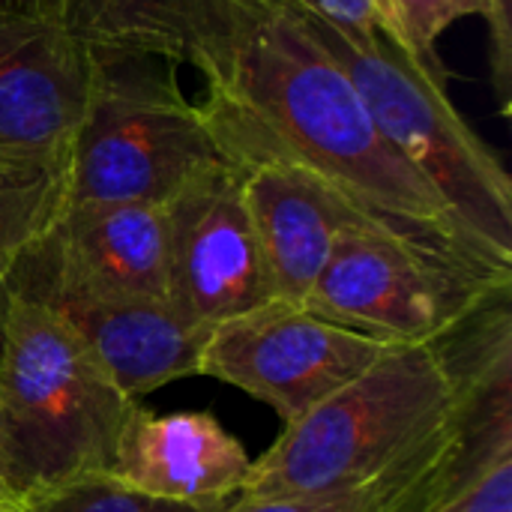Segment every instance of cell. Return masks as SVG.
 <instances>
[{"instance_id": "6da1fadb", "label": "cell", "mask_w": 512, "mask_h": 512, "mask_svg": "<svg viewBox=\"0 0 512 512\" xmlns=\"http://www.w3.org/2000/svg\"><path fill=\"white\" fill-rule=\"evenodd\" d=\"M201 75L207 99L198 108L225 159L303 168L372 222L512 276L381 135L354 81L288 3L237 0L234 24Z\"/></svg>"}, {"instance_id": "7a4b0ae2", "label": "cell", "mask_w": 512, "mask_h": 512, "mask_svg": "<svg viewBox=\"0 0 512 512\" xmlns=\"http://www.w3.org/2000/svg\"><path fill=\"white\" fill-rule=\"evenodd\" d=\"M465 414L468 381L447 339L390 345L252 459L240 498L339 495L369 486L456 435Z\"/></svg>"}, {"instance_id": "3957f363", "label": "cell", "mask_w": 512, "mask_h": 512, "mask_svg": "<svg viewBox=\"0 0 512 512\" xmlns=\"http://www.w3.org/2000/svg\"><path fill=\"white\" fill-rule=\"evenodd\" d=\"M0 315V411L15 501L78 477L111 474L126 399L75 327L48 303L6 288Z\"/></svg>"}, {"instance_id": "277c9868", "label": "cell", "mask_w": 512, "mask_h": 512, "mask_svg": "<svg viewBox=\"0 0 512 512\" xmlns=\"http://www.w3.org/2000/svg\"><path fill=\"white\" fill-rule=\"evenodd\" d=\"M297 12V9H294ZM354 81L381 135L444 198L471 240L512 270V180L447 96L444 69L387 36L351 39L297 12Z\"/></svg>"}, {"instance_id": "5b68a950", "label": "cell", "mask_w": 512, "mask_h": 512, "mask_svg": "<svg viewBox=\"0 0 512 512\" xmlns=\"http://www.w3.org/2000/svg\"><path fill=\"white\" fill-rule=\"evenodd\" d=\"M225 159L174 63L96 54L90 99L69 144L66 207H165L198 171Z\"/></svg>"}, {"instance_id": "8992f818", "label": "cell", "mask_w": 512, "mask_h": 512, "mask_svg": "<svg viewBox=\"0 0 512 512\" xmlns=\"http://www.w3.org/2000/svg\"><path fill=\"white\" fill-rule=\"evenodd\" d=\"M510 291L512 276L360 222L336 240L309 306L387 345H438Z\"/></svg>"}, {"instance_id": "52a82bcc", "label": "cell", "mask_w": 512, "mask_h": 512, "mask_svg": "<svg viewBox=\"0 0 512 512\" xmlns=\"http://www.w3.org/2000/svg\"><path fill=\"white\" fill-rule=\"evenodd\" d=\"M387 348L312 306L270 300L210 327L198 375L249 393L288 426L366 372Z\"/></svg>"}, {"instance_id": "ba28073f", "label": "cell", "mask_w": 512, "mask_h": 512, "mask_svg": "<svg viewBox=\"0 0 512 512\" xmlns=\"http://www.w3.org/2000/svg\"><path fill=\"white\" fill-rule=\"evenodd\" d=\"M168 300L216 327L273 297V282L243 198V168L219 159L168 204Z\"/></svg>"}, {"instance_id": "9c48e42d", "label": "cell", "mask_w": 512, "mask_h": 512, "mask_svg": "<svg viewBox=\"0 0 512 512\" xmlns=\"http://www.w3.org/2000/svg\"><path fill=\"white\" fill-rule=\"evenodd\" d=\"M6 288L30 297L168 300V219L156 204L66 207Z\"/></svg>"}, {"instance_id": "30bf717a", "label": "cell", "mask_w": 512, "mask_h": 512, "mask_svg": "<svg viewBox=\"0 0 512 512\" xmlns=\"http://www.w3.org/2000/svg\"><path fill=\"white\" fill-rule=\"evenodd\" d=\"M96 54L57 18L0 3V150L69 156Z\"/></svg>"}, {"instance_id": "8fae6325", "label": "cell", "mask_w": 512, "mask_h": 512, "mask_svg": "<svg viewBox=\"0 0 512 512\" xmlns=\"http://www.w3.org/2000/svg\"><path fill=\"white\" fill-rule=\"evenodd\" d=\"M237 165L243 168V198L273 282V297L309 306L336 240L351 225L372 219L303 168L273 159Z\"/></svg>"}, {"instance_id": "7c38bea8", "label": "cell", "mask_w": 512, "mask_h": 512, "mask_svg": "<svg viewBox=\"0 0 512 512\" xmlns=\"http://www.w3.org/2000/svg\"><path fill=\"white\" fill-rule=\"evenodd\" d=\"M252 459L210 414H153L132 408L111 477L141 495L174 504H222L243 489Z\"/></svg>"}, {"instance_id": "4fadbf2b", "label": "cell", "mask_w": 512, "mask_h": 512, "mask_svg": "<svg viewBox=\"0 0 512 512\" xmlns=\"http://www.w3.org/2000/svg\"><path fill=\"white\" fill-rule=\"evenodd\" d=\"M42 303L75 327L114 387L132 402L177 378L198 375L210 327L183 315L171 300L48 297Z\"/></svg>"}, {"instance_id": "5bb4252c", "label": "cell", "mask_w": 512, "mask_h": 512, "mask_svg": "<svg viewBox=\"0 0 512 512\" xmlns=\"http://www.w3.org/2000/svg\"><path fill=\"white\" fill-rule=\"evenodd\" d=\"M237 0H60V21L93 54L201 66L234 24Z\"/></svg>"}, {"instance_id": "9a60e30c", "label": "cell", "mask_w": 512, "mask_h": 512, "mask_svg": "<svg viewBox=\"0 0 512 512\" xmlns=\"http://www.w3.org/2000/svg\"><path fill=\"white\" fill-rule=\"evenodd\" d=\"M69 156L0 150V294L66 204Z\"/></svg>"}, {"instance_id": "2e32d148", "label": "cell", "mask_w": 512, "mask_h": 512, "mask_svg": "<svg viewBox=\"0 0 512 512\" xmlns=\"http://www.w3.org/2000/svg\"><path fill=\"white\" fill-rule=\"evenodd\" d=\"M231 501L222 504H174L141 495L111 474L78 477L69 483H57L39 489L18 501L12 512H222Z\"/></svg>"}, {"instance_id": "e0dca14e", "label": "cell", "mask_w": 512, "mask_h": 512, "mask_svg": "<svg viewBox=\"0 0 512 512\" xmlns=\"http://www.w3.org/2000/svg\"><path fill=\"white\" fill-rule=\"evenodd\" d=\"M390 15L399 30V42L423 63L444 69L435 42L444 30H450L456 21L480 15L489 21L492 6L489 0H387Z\"/></svg>"}, {"instance_id": "ac0fdd59", "label": "cell", "mask_w": 512, "mask_h": 512, "mask_svg": "<svg viewBox=\"0 0 512 512\" xmlns=\"http://www.w3.org/2000/svg\"><path fill=\"white\" fill-rule=\"evenodd\" d=\"M282 3H288L291 9H297L309 18L324 21L327 27L339 30L342 36H351V39L387 36V39L399 42V30H396L387 0H282Z\"/></svg>"}, {"instance_id": "d6986e66", "label": "cell", "mask_w": 512, "mask_h": 512, "mask_svg": "<svg viewBox=\"0 0 512 512\" xmlns=\"http://www.w3.org/2000/svg\"><path fill=\"white\" fill-rule=\"evenodd\" d=\"M429 512H512V450L495 453Z\"/></svg>"}, {"instance_id": "ffe728a7", "label": "cell", "mask_w": 512, "mask_h": 512, "mask_svg": "<svg viewBox=\"0 0 512 512\" xmlns=\"http://www.w3.org/2000/svg\"><path fill=\"white\" fill-rule=\"evenodd\" d=\"M489 78L501 108V117L512 114V0H489Z\"/></svg>"}, {"instance_id": "44dd1931", "label": "cell", "mask_w": 512, "mask_h": 512, "mask_svg": "<svg viewBox=\"0 0 512 512\" xmlns=\"http://www.w3.org/2000/svg\"><path fill=\"white\" fill-rule=\"evenodd\" d=\"M0 3L15 9V12H27V15L57 18L60 21V0H0Z\"/></svg>"}, {"instance_id": "7402d4cb", "label": "cell", "mask_w": 512, "mask_h": 512, "mask_svg": "<svg viewBox=\"0 0 512 512\" xmlns=\"http://www.w3.org/2000/svg\"><path fill=\"white\" fill-rule=\"evenodd\" d=\"M0 480L9 489V438H6V420L0 411ZM12 492V489H9Z\"/></svg>"}, {"instance_id": "603a6c76", "label": "cell", "mask_w": 512, "mask_h": 512, "mask_svg": "<svg viewBox=\"0 0 512 512\" xmlns=\"http://www.w3.org/2000/svg\"><path fill=\"white\" fill-rule=\"evenodd\" d=\"M18 507V501H15V495L3 486V480H0V512H12Z\"/></svg>"}]
</instances>
